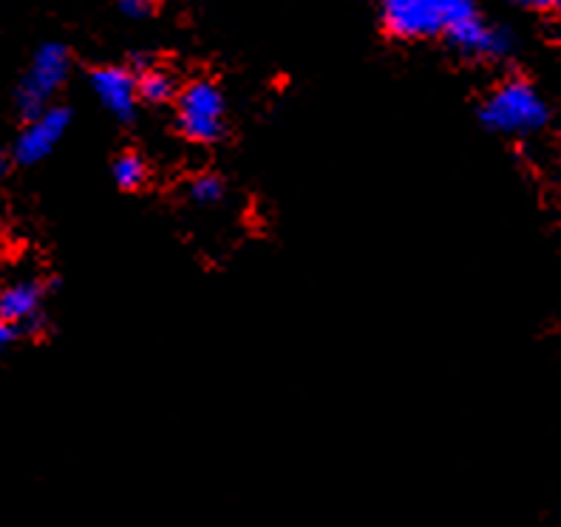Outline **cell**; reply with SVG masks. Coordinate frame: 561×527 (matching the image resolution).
<instances>
[{
  "instance_id": "1",
  "label": "cell",
  "mask_w": 561,
  "mask_h": 527,
  "mask_svg": "<svg viewBox=\"0 0 561 527\" xmlns=\"http://www.w3.org/2000/svg\"><path fill=\"white\" fill-rule=\"evenodd\" d=\"M383 26L400 41H432L477 14L473 0H383Z\"/></svg>"
},
{
  "instance_id": "2",
  "label": "cell",
  "mask_w": 561,
  "mask_h": 527,
  "mask_svg": "<svg viewBox=\"0 0 561 527\" xmlns=\"http://www.w3.org/2000/svg\"><path fill=\"white\" fill-rule=\"evenodd\" d=\"M480 119L505 137H527L548 125L550 108L530 82L522 77H511L485 96Z\"/></svg>"
},
{
  "instance_id": "3",
  "label": "cell",
  "mask_w": 561,
  "mask_h": 527,
  "mask_svg": "<svg viewBox=\"0 0 561 527\" xmlns=\"http://www.w3.org/2000/svg\"><path fill=\"white\" fill-rule=\"evenodd\" d=\"M176 125L191 142H219L227 130V100L210 80H196L176 94Z\"/></svg>"
},
{
  "instance_id": "4",
  "label": "cell",
  "mask_w": 561,
  "mask_h": 527,
  "mask_svg": "<svg viewBox=\"0 0 561 527\" xmlns=\"http://www.w3.org/2000/svg\"><path fill=\"white\" fill-rule=\"evenodd\" d=\"M69 48L60 46V43H46V46L37 48V55L32 57V66L23 75L18 94H14V105L21 111V117L32 119L41 111H46L51 105V96L62 89V82L69 80Z\"/></svg>"
},
{
  "instance_id": "5",
  "label": "cell",
  "mask_w": 561,
  "mask_h": 527,
  "mask_svg": "<svg viewBox=\"0 0 561 527\" xmlns=\"http://www.w3.org/2000/svg\"><path fill=\"white\" fill-rule=\"evenodd\" d=\"M71 125V111L62 105H48L37 117L26 119V128L21 130V137L14 142L12 159L21 164H37L55 151L60 139L66 137V130Z\"/></svg>"
},
{
  "instance_id": "6",
  "label": "cell",
  "mask_w": 561,
  "mask_h": 527,
  "mask_svg": "<svg viewBox=\"0 0 561 527\" xmlns=\"http://www.w3.org/2000/svg\"><path fill=\"white\" fill-rule=\"evenodd\" d=\"M448 43L457 48L459 55L466 57H485V60H500L514 51V37L507 35L505 28L488 26L480 21V14H473L468 21L457 23L448 32Z\"/></svg>"
},
{
  "instance_id": "7",
  "label": "cell",
  "mask_w": 561,
  "mask_h": 527,
  "mask_svg": "<svg viewBox=\"0 0 561 527\" xmlns=\"http://www.w3.org/2000/svg\"><path fill=\"white\" fill-rule=\"evenodd\" d=\"M91 89L100 96V103L108 108L111 117H117L119 123H130L137 117V77L134 71L123 69V66H103L91 75Z\"/></svg>"
},
{
  "instance_id": "8",
  "label": "cell",
  "mask_w": 561,
  "mask_h": 527,
  "mask_svg": "<svg viewBox=\"0 0 561 527\" xmlns=\"http://www.w3.org/2000/svg\"><path fill=\"white\" fill-rule=\"evenodd\" d=\"M43 298L46 289L41 282H14L0 289V316L18 329H37L43 323Z\"/></svg>"
},
{
  "instance_id": "9",
  "label": "cell",
  "mask_w": 561,
  "mask_h": 527,
  "mask_svg": "<svg viewBox=\"0 0 561 527\" xmlns=\"http://www.w3.org/2000/svg\"><path fill=\"white\" fill-rule=\"evenodd\" d=\"M137 94L139 100H145V103L164 105V103H171L173 96L179 94V82L171 71L145 66L142 75L137 77Z\"/></svg>"
},
{
  "instance_id": "10",
  "label": "cell",
  "mask_w": 561,
  "mask_h": 527,
  "mask_svg": "<svg viewBox=\"0 0 561 527\" xmlns=\"http://www.w3.org/2000/svg\"><path fill=\"white\" fill-rule=\"evenodd\" d=\"M114 179H117V185L123 191H137V187L148 182V164L137 153H123L114 162Z\"/></svg>"
},
{
  "instance_id": "11",
  "label": "cell",
  "mask_w": 561,
  "mask_h": 527,
  "mask_svg": "<svg viewBox=\"0 0 561 527\" xmlns=\"http://www.w3.org/2000/svg\"><path fill=\"white\" fill-rule=\"evenodd\" d=\"M191 196L193 202H199V205H216V202L225 196V185H221V179L216 176H199L191 185Z\"/></svg>"
},
{
  "instance_id": "12",
  "label": "cell",
  "mask_w": 561,
  "mask_h": 527,
  "mask_svg": "<svg viewBox=\"0 0 561 527\" xmlns=\"http://www.w3.org/2000/svg\"><path fill=\"white\" fill-rule=\"evenodd\" d=\"M119 9H123L128 18H137V21H142V18H151L153 0H119Z\"/></svg>"
},
{
  "instance_id": "13",
  "label": "cell",
  "mask_w": 561,
  "mask_h": 527,
  "mask_svg": "<svg viewBox=\"0 0 561 527\" xmlns=\"http://www.w3.org/2000/svg\"><path fill=\"white\" fill-rule=\"evenodd\" d=\"M18 335H21V329L14 326L12 321H7V318L0 316V350H7L9 343L18 341Z\"/></svg>"
},
{
  "instance_id": "14",
  "label": "cell",
  "mask_w": 561,
  "mask_h": 527,
  "mask_svg": "<svg viewBox=\"0 0 561 527\" xmlns=\"http://www.w3.org/2000/svg\"><path fill=\"white\" fill-rule=\"evenodd\" d=\"M519 3L527 9H536V12H553V9H559L561 0H519Z\"/></svg>"
},
{
  "instance_id": "15",
  "label": "cell",
  "mask_w": 561,
  "mask_h": 527,
  "mask_svg": "<svg viewBox=\"0 0 561 527\" xmlns=\"http://www.w3.org/2000/svg\"><path fill=\"white\" fill-rule=\"evenodd\" d=\"M9 164H12V157L7 151H0V179L9 173Z\"/></svg>"
}]
</instances>
